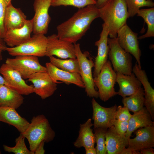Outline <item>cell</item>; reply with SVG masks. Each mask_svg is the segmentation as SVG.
Wrapping results in <instances>:
<instances>
[{
  "mask_svg": "<svg viewBox=\"0 0 154 154\" xmlns=\"http://www.w3.org/2000/svg\"><path fill=\"white\" fill-rule=\"evenodd\" d=\"M0 121L14 126L21 134L25 131L30 123L21 117L15 109L10 107L0 106Z\"/></svg>",
  "mask_w": 154,
  "mask_h": 154,
  "instance_id": "44dd1931",
  "label": "cell"
},
{
  "mask_svg": "<svg viewBox=\"0 0 154 154\" xmlns=\"http://www.w3.org/2000/svg\"><path fill=\"white\" fill-rule=\"evenodd\" d=\"M24 98L16 91L5 85H0V106L17 109L23 104Z\"/></svg>",
  "mask_w": 154,
  "mask_h": 154,
  "instance_id": "484cf974",
  "label": "cell"
},
{
  "mask_svg": "<svg viewBox=\"0 0 154 154\" xmlns=\"http://www.w3.org/2000/svg\"><path fill=\"white\" fill-rule=\"evenodd\" d=\"M85 150L86 154H96V149L94 147L86 148Z\"/></svg>",
  "mask_w": 154,
  "mask_h": 154,
  "instance_id": "b9f144b4",
  "label": "cell"
},
{
  "mask_svg": "<svg viewBox=\"0 0 154 154\" xmlns=\"http://www.w3.org/2000/svg\"><path fill=\"white\" fill-rule=\"evenodd\" d=\"M0 73L7 84V87L22 95L34 93L33 86L27 84L17 71L5 63L0 67Z\"/></svg>",
  "mask_w": 154,
  "mask_h": 154,
  "instance_id": "7c38bea8",
  "label": "cell"
},
{
  "mask_svg": "<svg viewBox=\"0 0 154 154\" xmlns=\"http://www.w3.org/2000/svg\"><path fill=\"white\" fill-rule=\"evenodd\" d=\"M27 20V16L20 8L14 7L11 3L9 5L7 8L4 21L6 31L21 28Z\"/></svg>",
  "mask_w": 154,
  "mask_h": 154,
  "instance_id": "cb8c5ba5",
  "label": "cell"
},
{
  "mask_svg": "<svg viewBox=\"0 0 154 154\" xmlns=\"http://www.w3.org/2000/svg\"><path fill=\"white\" fill-rule=\"evenodd\" d=\"M139 151L142 154H154V149L152 147L145 148L141 149Z\"/></svg>",
  "mask_w": 154,
  "mask_h": 154,
  "instance_id": "ab89813d",
  "label": "cell"
},
{
  "mask_svg": "<svg viewBox=\"0 0 154 154\" xmlns=\"http://www.w3.org/2000/svg\"><path fill=\"white\" fill-rule=\"evenodd\" d=\"M116 78V73L109 60L103 66L99 74L94 77L95 85L98 89L99 97L102 101L106 102L117 94L114 88Z\"/></svg>",
  "mask_w": 154,
  "mask_h": 154,
  "instance_id": "5b68a950",
  "label": "cell"
},
{
  "mask_svg": "<svg viewBox=\"0 0 154 154\" xmlns=\"http://www.w3.org/2000/svg\"><path fill=\"white\" fill-rule=\"evenodd\" d=\"M47 38L46 56H55L63 59L76 58L74 44L60 39L55 34Z\"/></svg>",
  "mask_w": 154,
  "mask_h": 154,
  "instance_id": "8fae6325",
  "label": "cell"
},
{
  "mask_svg": "<svg viewBox=\"0 0 154 154\" xmlns=\"http://www.w3.org/2000/svg\"><path fill=\"white\" fill-rule=\"evenodd\" d=\"M93 125L91 118L88 119L84 123L80 124L78 136L74 143L75 147H84L85 149L94 147V135L91 128Z\"/></svg>",
  "mask_w": 154,
  "mask_h": 154,
  "instance_id": "d4e9b609",
  "label": "cell"
},
{
  "mask_svg": "<svg viewBox=\"0 0 154 154\" xmlns=\"http://www.w3.org/2000/svg\"><path fill=\"white\" fill-rule=\"evenodd\" d=\"M12 0H0V38L3 39L6 32L4 21L7 8Z\"/></svg>",
  "mask_w": 154,
  "mask_h": 154,
  "instance_id": "836d02e7",
  "label": "cell"
},
{
  "mask_svg": "<svg viewBox=\"0 0 154 154\" xmlns=\"http://www.w3.org/2000/svg\"><path fill=\"white\" fill-rule=\"evenodd\" d=\"M109 0H97L96 6L100 9Z\"/></svg>",
  "mask_w": 154,
  "mask_h": 154,
  "instance_id": "60d3db41",
  "label": "cell"
},
{
  "mask_svg": "<svg viewBox=\"0 0 154 154\" xmlns=\"http://www.w3.org/2000/svg\"><path fill=\"white\" fill-rule=\"evenodd\" d=\"M132 72L144 87V106L150 113L154 112V90L151 87L145 71L139 67L136 62Z\"/></svg>",
  "mask_w": 154,
  "mask_h": 154,
  "instance_id": "7402d4cb",
  "label": "cell"
},
{
  "mask_svg": "<svg viewBox=\"0 0 154 154\" xmlns=\"http://www.w3.org/2000/svg\"><path fill=\"white\" fill-rule=\"evenodd\" d=\"M45 143L44 141H43L40 143L36 148L35 154H44L45 153V151L44 148Z\"/></svg>",
  "mask_w": 154,
  "mask_h": 154,
  "instance_id": "8d00e7d4",
  "label": "cell"
},
{
  "mask_svg": "<svg viewBox=\"0 0 154 154\" xmlns=\"http://www.w3.org/2000/svg\"><path fill=\"white\" fill-rule=\"evenodd\" d=\"M97 0H51V6H71L82 8L88 5H96Z\"/></svg>",
  "mask_w": 154,
  "mask_h": 154,
  "instance_id": "4dcf8cb0",
  "label": "cell"
},
{
  "mask_svg": "<svg viewBox=\"0 0 154 154\" xmlns=\"http://www.w3.org/2000/svg\"><path fill=\"white\" fill-rule=\"evenodd\" d=\"M113 126L119 134L125 136L128 127V121H121L116 119L114 121Z\"/></svg>",
  "mask_w": 154,
  "mask_h": 154,
  "instance_id": "d590c367",
  "label": "cell"
},
{
  "mask_svg": "<svg viewBox=\"0 0 154 154\" xmlns=\"http://www.w3.org/2000/svg\"><path fill=\"white\" fill-rule=\"evenodd\" d=\"M135 137L128 139V148L140 151L147 147H154V126L139 128L135 131Z\"/></svg>",
  "mask_w": 154,
  "mask_h": 154,
  "instance_id": "ac0fdd59",
  "label": "cell"
},
{
  "mask_svg": "<svg viewBox=\"0 0 154 154\" xmlns=\"http://www.w3.org/2000/svg\"><path fill=\"white\" fill-rule=\"evenodd\" d=\"M108 43L109 47L108 56L116 72L130 75L132 72V57L119 45L117 37L108 38Z\"/></svg>",
  "mask_w": 154,
  "mask_h": 154,
  "instance_id": "8992f818",
  "label": "cell"
},
{
  "mask_svg": "<svg viewBox=\"0 0 154 154\" xmlns=\"http://www.w3.org/2000/svg\"><path fill=\"white\" fill-rule=\"evenodd\" d=\"M137 35L138 34L133 32L126 23L118 31L117 37L120 46L133 56L139 67L141 69L140 60L141 51Z\"/></svg>",
  "mask_w": 154,
  "mask_h": 154,
  "instance_id": "9c48e42d",
  "label": "cell"
},
{
  "mask_svg": "<svg viewBox=\"0 0 154 154\" xmlns=\"http://www.w3.org/2000/svg\"><path fill=\"white\" fill-rule=\"evenodd\" d=\"M49 57L50 62L59 68L69 72L79 74V65L77 58L64 60L56 58L54 56Z\"/></svg>",
  "mask_w": 154,
  "mask_h": 154,
  "instance_id": "f1b7e54d",
  "label": "cell"
},
{
  "mask_svg": "<svg viewBox=\"0 0 154 154\" xmlns=\"http://www.w3.org/2000/svg\"><path fill=\"white\" fill-rule=\"evenodd\" d=\"M21 134L27 139L30 150L34 154L36 148L41 142H50L55 136V131L43 114L33 117L28 127Z\"/></svg>",
  "mask_w": 154,
  "mask_h": 154,
  "instance_id": "3957f363",
  "label": "cell"
},
{
  "mask_svg": "<svg viewBox=\"0 0 154 154\" xmlns=\"http://www.w3.org/2000/svg\"><path fill=\"white\" fill-rule=\"evenodd\" d=\"M99 17V9L95 5L80 8L71 17L57 26V36L60 39L76 43L85 34L92 21Z\"/></svg>",
  "mask_w": 154,
  "mask_h": 154,
  "instance_id": "6da1fadb",
  "label": "cell"
},
{
  "mask_svg": "<svg viewBox=\"0 0 154 154\" xmlns=\"http://www.w3.org/2000/svg\"><path fill=\"white\" fill-rule=\"evenodd\" d=\"M93 108L92 119L94 128L102 127L108 129L113 125L117 106L116 105L106 108L100 105L93 98L92 100Z\"/></svg>",
  "mask_w": 154,
  "mask_h": 154,
  "instance_id": "5bb4252c",
  "label": "cell"
},
{
  "mask_svg": "<svg viewBox=\"0 0 154 154\" xmlns=\"http://www.w3.org/2000/svg\"><path fill=\"white\" fill-rule=\"evenodd\" d=\"M147 1H152L153 0H146Z\"/></svg>",
  "mask_w": 154,
  "mask_h": 154,
  "instance_id": "ee69618b",
  "label": "cell"
},
{
  "mask_svg": "<svg viewBox=\"0 0 154 154\" xmlns=\"http://www.w3.org/2000/svg\"><path fill=\"white\" fill-rule=\"evenodd\" d=\"M0 85H5L7 86V84L3 76L0 75Z\"/></svg>",
  "mask_w": 154,
  "mask_h": 154,
  "instance_id": "7bdbcfd3",
  "label": "cell"
},
{
  "mask_svg": "<svg viewBox=\"0 0 154 154\" xmlns=\"http://www.w3.org/2000/svg\"><path fill=\"white\" fill-rule=\"evenodd\" d=\"M28 80L33 84L34 93L42 100L52 96L57 89V84L47 72L34 73Z\"/></svg>",
  "mask_w": 154,
  "mask_h": 154,
  "instance_id": "4fadbf2b",
  "label": "cell"
},
{
  "mask_svg": "<svg viewBox=\"0 0 154 154\" xmlns=\"http://www.w3.org/2000/svg\"><path fill=\"white\" fill-rule=\"evenodd\" d=\"M33 28L32 19L27 20L21 28L7 31L3 39L6 45L9 47L18 46L30 38Z\"/></svg>",
  "mask_w": 154,
  "mask_h": 154,
  "instance_id": "e0dca14e",
  "label": "cell"
},
{
  "mask_svg": "<svg viewBox=\"0 0 154 154\" xmlns=\"http://www.w3.org/2000/svg\"><path fill=\"white\" fill-rule=\"evenodd\" d=\"M126 107L120 105L117 107L115 117L116 119L122 121H128L132 115Z\"/></svg>",
  "mask_w": 154,
  "mask_h": 154,
  "instance_id": "e575fe53",
  "label": "cell"
},
{
  "mask_svg": "<svg viewBox=\"0 0 154 154\" xmlns=\"http://www.w3.org/2000/svg\"><path fill=\"white\" fill-rule=\"evenodd\" d=\"M100 17L108 27L110 38L117 37L119 29L126 23L129 18L124 0H109L99 9Z\"/></svg>",
  "mask_w": 154,
  "mask_h": 154,
  "instance_id": "7a4b0ae2",
  "label": "cell"
},
{
  "mask_svg": "<svg viewBox=\"0 0 154 154\" xmlns=\"http://www.w3.org/2000/svg\"><path fill=\"white\" fill-rule=\"evenodd\" d=\"M108 129L98 127L94 129V135L95 143H96V154H106L105 145V136Z\"/></svg>",
  "mask_w": 154,
  "mask_h": 154,
  "instance_id": "d6a6232c",
  "label": "cell"
},
{
  "mask_svg": "<svg viewBox=\"0 0 154 154\" xmlns=\"http://www.w3.org/2000/svg\"><path fill=\"white\" fill-rule=\"evenodd\" d=\"M25 137L20 133V135L15 140V146L11 147L4 145L3 147L4 150L15 154H34L27 148L25 143Z\"/></svg>",
  "mask_w": 154,
  "mask_h": 154,
  "instance_id": "1f68e13d",
  "label": "cell"
},
{
  "mask_svg": "<svg viewBox=\"0 0 154 154\" xmlns=\"http://www.w3.org/2000/svg\"><path fill=\"white\" fill-rule=\"evenodd\" d=\"M139 151L133 150L128 147L124 148L120 152L119 154H141Z\"/></svg>",
  "mask_w": 154,
  "mask_h": 154,
  "instance_id": "74e56055",
  "label": "cell"
},
{
  "mask_svg": "<svg viewBox=\"0 0 154 154\" xmlns=\"http://www.w3.org/2000/svg\"><path fill=\"white\" fill-rule=\"evenodd\" d=\"M136 15L143 19L147 26L146 33L138 37V39H141L146 38L154 37V7L140 9L137 12Z\"/></svg>",
  "mask_w": 154,
  "mask_h": 154,
  "instance_id": "83f0119b",
  "label": "cell"
},
{
  "mask_svg": "<svg viewBox=\"0 0 154 154\" xmlns=\"http://www.w3.org/2000/svg\"><path fill=\"white\" fill-rule=\"evenodd\" d=\"M75 54L80 67L79 74L84 83L87 95L90 97L97 98L98 92L95 89L92 69L94 66V62L88 52H82L79 43L74 44Z\"/></svg>",
  "mask_w": 154,
  "mask_h": 154,
  "instance_id": "277c9868",
  "label": "cell"
},
{
  "mask_svg": "<svg viewBox=\"0 0 154 154\" xmlns=\"http://www.w3.org/2000/svg\"><path fill=\"white\" fill-rule=\"evenodd\" d=\"M126 4L128 17H133L136 15L138 11L143 7H153V1L146 0H124Z\"/></svg>",
  "mask_w": 154,
  "mask_h": 154,
  "instance_id": "f546056e",
  "label": "cell"
},
{
  "mask_svg": "<svg viewBox=\"0 0 154 154\" xmlns=\"http://www.w3.org/2000/svg\"><path fill=\"white\" fill-rule=\"evenodd\" d=\"M129 139L119 134L113 125L108 128L105 136L107 154H119L124 148L128 146Z\"/></svg>",
  "mask_w": 154,
  "mask_h": 154,
  "instance_id": "d6986e66",
  "label": "cell"
},
{
  "mask_svg": "<svg viewBox=\"0 0 154 154\" xmlns=\"http://www.w3.org/2000/svg\"><path fill=\"white\" fill-rule=\"evenodd\" d=\"M116 73V82L119 86L117 94L123 98L131 95L141 87V83L133 73L130 75Z\"/></svg>",
  "mask_w": 154,
  "mask_h": 154,
  "instance_id": "ffe728a7",
  "label": "cell"
},
{
  "mask_svg": "<svg viewBox=\"0 0 154 154\" xmlns=\"http://www.w3.org/2000/svg\"><path fill=\"white\" fill-rule=\"evenodd\" d=\"M47 38L44 35L34 34L27 41L17 46L7 47L6 51L12 56L29 55L45 56Z\"/></svg>",
  "mask_w": 154,
  "mask_h": 154,
  "instance_id": "52a82bcc",
  "label": "cell"
},
{
  "mask_svg": "<svg viewBox=\"0 0 154 154\" xmlns=\"http://www.w3.org/2000/svg\"><path fill=\"white\" fill-rule=\"evenodd\" d=\"M100 35L99 39L95 43L98 48L97 54L95 58L93 77L100 73L101 68L108 60L109 47L108 43V27L104 23Z\"/></svg>",
  "mask_w": 154,
  "mask_h": 154,
  "instance_id": "2e32d148",
  "label": "cell"
},
{
  "mask_svg": "<svg viewBox=\"0 0 154 154\" xmlns=\"http://www.w3.org/2000/svg\"><path fill=\"white\" fill-rule=\"evenodd\" d=\"M128 127L125 136L129 138L137 129L149 126H154L151 116L145 107L133 113L129 120Z\"/></svg>",
  "mask_w": 154,
  "mask_h": 154,
  "instance_id": "603a6c76",
  "label": "cell"
},
{
  "mask_svg": "<svg viewBox=\"0 0 154 154\" xmlns=\"http://www.w3.org/2000/svg\"><path fill=\"white\" fill-rule=\"evenodd\" d=\"M1 151H0V154H1Z\"/></svg>",
  "mask_w": 154,
  "mask_h": 154,
  "instance_id": "f6af8a7d",
  "label": "cell"
},
{
  "mask_svg": "<svg viewBox=\"0 0 154 154\" xmlns=\"http://www.w3.org/2000/svg\"><path fill=\"white\" fill-rule=\"evenodd\" d=\"M51 0H35L33 8L35 12L32 19L33 33L34 34H46L51 19L48 10Z\"/></svg>",
  "mask_w": 154,
  "mask_h": 154,
  "instance_id": "30bf717a",
  "label": "cell"
},
{
  "mask_svg": "<svg viewBox=\"0 0 154 154\" xmlns=\"http://www.w3.org/2000/svg\"><path fill=\"white\" fill-rule=\"evenodd\" d=\"M7 47L3 39L0 38V61L3 59L2 53L6 51Z\"/></svg>",
  "mask_w": 154,
  "mask_h": 154,
  "instance_id": "f35d334b",
  "label": "cell"
},
{
  "mask_svg": "<svg viewBox=\"0 0 154 154\" xmlns=\"http://www.w3.org/2000/svg\"><path fill=\"white\" fill-rule=\"evenodd\" d=\"M144 91L142 87L134 93L128 97L123 98V106L133 113L143 108L144 106Z\"/></svg>",
  "mask_w": 154,
  "mask_h": 154,
  "instance_id": "4316f807",
  "label": "cell"
},
{
  "mask_svg": "<svg viewBox=\"0 0 154 154\" xmlns=\"http://www.w3.org/2000/svg\"><path fill=\"white\" fill-rule=\"evenodd\" d=\"M7 58L5 63L18 72L24 79H28L33 74L47 72L46 67L41 65L38 57L19 55Z\"/></svg>",
  "mask_w": 154,
  "mask_h": 154,
  "instance_id": "ba28073f",
  "label": "cell"
},
{
  "mask_svg": "<svg viewBox=\"0 0 154 154\" xmlns=\"http://www.w3.org/2000/svg\"><path fill=\"white\" fill-rule=\"evenodd\" d=\"M47 72L54 82L59 83L58 81H61L69 85L73 84L81 88H85V86L80 74L77 73L70 72L57 68L51 62L45 64Z\"/></svg>",
  "mask_w": 154,
  "mask_h": 154,
  "instance_id": "9a60e30c",
  "label": "cell"
}]
</instances>
